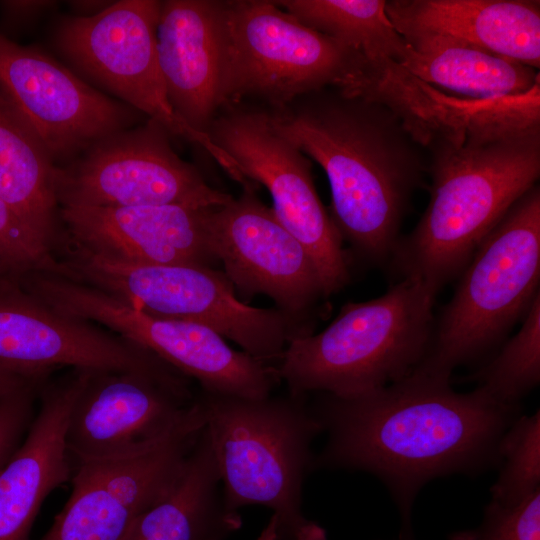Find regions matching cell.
<instances>
[{
    "label": "cell",
    "mask_w": 540,
    "mask_h": 540,
    "mask_svg": "<svg viewBox=\"0 0 540 540\" xmlns=\"http://www.w3.org/2000/svg\"><path fill=\"white\" fill-rule=\"evenodd\" d=\"M312 407L327 441L314 468L365 471L389 489L401 517L399 540H415L412 506L430 480L499 463L498 444L517 417L479 388L411 372L350 397L321 393Z\"/></svg>",
    "instance_id": "cell-1"
},
{
    "label": "cell",
    "mask_w": 540,
    "mask_h": 540,
    "mask_svg": "<svg viewBox=\"0 0 540 540\" xmlns=\"http://www.w3.org/2000/svg\"><path fill=\"white\" fill-rule=\"evenodd\" d=\"M540 84L526 94L481 101L465 123L427 147L430 200L390 259L402 278L436 293L540 176Z\"/></svg>",
    "instance_id": "cell-2"
},
{
    "label": "cell",
    "mask_w": 540,
    "mask_h": 540,
    "mask_svg": "<svg viewBox=\"0 0 540 540\" xmlns=\"http://www.w3.org/2000/svg\"><path fill=\"white\" fill-rule=\"evenodd\" d=\"M270 125L324 170L342 240L390 261L409 200L427 167L423 148L384 104L326 88L270 110Z\"/></svg>",
    "instance_id": "cell-3"
},
{
    "label": "cell",
    "mask_w": 540,
    "mask_h": 540,
    "mask_svg": "<svg viewBox=\"0 0 540 540\" xmlns=\"http://www.w3.org/2000/svg\"><path fill=\"white\" fill-rule=\"evenodd\" d=\"M306 398L198 393L225 506L270 509L278 540H327L302 509L304 481L315 470L312 443L323 432Z\"/></svg>",
    "instance_id": "cell-4"
},
{
    "label": "cell",
    "mask_w": 540,
    "mask_h": 540,
    "mask_svg": "<svg viewBox=\"0 0 540 540\" xmlns=\"http://www.w3.org/2000/svg\"><path fill=\"white\" fill-rule=\"evenodd\" d=\"M436 292L402 278L380 297L343 305L321 332L293 338L277 366L288 393H367L408 376L430 346Z\"/></svg>",
    "instance_id": "cell-5"
},
{
    "label": "cell",
    "mask_w": 540,
    "mask_h": 540,
    "mask_svg": "<svg viewBox=\"0 0 540 540\" xmlns=\"http://www.w3.org/2000/svg\"><path fill=\"white\" fill-rule=\"evenodd\" d=\"M434 324L428 351L413 370L450 380L486 355L523 319L540 294V189H529L480 242Z\"/></svg>",
    "instance_id": "cell-6"
},
{
    "label": "cell",
    "mask_w": 540,
    "mask_h": 540,
    "mask_svg": "<svg viewBox=\"0 0 540 540\" xmlns=\"http://www.w3.org/2000/svg\"><path fill=\"white\" fill-rule=\"evenodd\" d=\"M61 266L68 277L146 314L207 326L274 368L288 343L304 335L282 311L243 302L225 274L212 267L132 264L73 247Z\"/></svg>",
    "instance_id": "cell-7"
},
{
    "label": "cell",
    "mask_w": 540,
    "mask_h": 540,
    "mask_svg": "<svg viewBox=\"0 0 540 540\" xmlns=\"http://www.w3.org/2000/svg\"><path fill=\"white\" fill-rule=\"evenodd\" d=\"M222 107L256 99L271 110L357 73L360 54L270 0H223Z\"/></svg>",
    "instance_id": "cell-8"
},
{
    "label": "cell",
    "mask_w": 540,
    "mask_h": 540,
    "mask_svg": "<svg viewBox=\"0 0 540 540\" xmlns=\"http://www.w3.org/2000/svg\"><path fill=\"white\" fill-rule=\"evenodd\" d=\"M24 285L51 308L103 325L153 352L195 380L201 391L262 398L280 382L276 368L233 349L207 326L151 316L99 289L50 271L31 273Z\"/></svg>",
    "instance_id": "cell-9"
},
{
    "label": "cell",
    "mask_w": 540,
    "mask_h": 540,
    "mask_svg": "<svg viewBox=\"0 0 540 540\" xmlns=\"http://www.w3.org/2000/svg\"><path fill=\"white\" fill-rule=\"evenodd\" d=\"M160 8L157 0L112 2L94 16L63 19L54 41L80 73L161 124L170 135L200 146L232 173V159L207 134L184 122L170 104L157 55Z\"/></svg>",
    "instance_id": "cell-10"
},
{
    "label": "cell",
    "mask_w": 540,
    "mask_h": 540,
    "mask_svg": "<svg viewBox=\"0 0 540 540\" xmlns=\"http://www.w3.org/2000/svg\"><path fill=\"white\" fill-rule=\"evenodd\" d=\"M207 135L246 180L269 191L275 216L314 261L325 297L342 289L350 277L347 256L316 191L311 160L275 132L267 110L240 103L222 107Z\"/></svg>",
    "instance_id": "cell-11"
},
{
    "label": "cell",
    "mask_w": 540,
    "mask_h": 540,
    "mask_svg": "<svg viewBox=\"0 0 540 540\" xmlns=\"http://www.w3.org/2000/svg\"><path fill=\"white\" fill-rule=\"evenodd\" d=\"M169 137L161 124L148 119L99 139L71 163L58 166L59 207L211 208L228 203L233 196L210 186L179 157Z\"/></svg>",
    "instance_id": "cell-12"
},
{
    "label": "cell",
    "mask_w": 540,
    "mask_h": 540,
    "mask_svg": "<svg viewBox=\"0 0 540 540\" xmlns=\"http://www.w3.org/2000/svg\"><path fill=\"white\" fill-rule=\"evenodd\" d=\"M191 381L167 363L141 371H91L65 431L73 463L131 456L181 429L200 412Z\"/></svg>",
    "instance_id": "cell-13"
},
{
    "label": "cell",
    "mask_w": 540,
    "mask_h": 540,
    "mask_svg": "<svg viewBox=\"0 0 540 540\" xmlns=\"http://www.w3.org/2000/svg\"><path fill=\"white\" fill-rule=\"evenodd\" d=\"M205 426L203 410L134 455L73 463L72 491L40 540H125L136 519L173 486Z\"/></svg>",
    "instance_id": "cell-14"
},
{
    "label": "cell",
    "mask_w": 540,
    "mask_h": 540,
    "mask_svg": "<svg viewBox=\"0 0 540 540\" xmlns=\"http://www.w3.org/2000/svg\"><path fill=\"white\" fill-rule=\"evenodd\" d=\"M243 188L238 198L207 212L208 240L242 299L262 294L296 321L325 297L314 261L273 209Z\"/></svg>",
    "instance_id": "cell-15"
},
{
    "label": "cell",
    "mask_w": 540,
    "mask_h": 540,
    "mask_svg": "<svg viewBox=\"0 0 540 540\" xmlns=\"http://www.w3.org/2000/svg\"><path fill=\"white\" fill-rule=\"evenodd\" d=\"M0 92L24 117L53 160H67L139 113L99 92L71 70L0 32Z\"/></svg>",
    "instance_id": "cell-16"
},
{
    "label": "cell",
    "mask_w": 540,
    "mask_h": 540,
    "mask_svg": "<svg viewBox=\"0 0 540 540\" xmlns=\"http://www.w3.org/2000/svg\"><path fill=\"white\" fill-rule=\"evenodd\" d=\"M166 362L95 323L61 313L0 275V368L43 377L59 367L141 371Z\"/></svg>",
    "instance_id": "cell-17"
},
{
    "label": "cell",
    "mask_w": 540,
    "mask_h": 540,
    "mask_svg": "<svg viewBox=\"0 0 540 540\" xmlns=\"http://www.w3.org/2000/svg\"><path fill=\"white\" fill-rule=\"evenodd\" d=\"M208 209L60 206L59 218L71 247L95 255L132 264L214 268L219 262L208 240Z\"/></svg>",
    "instance_id": "cell-18"
},
{
    "label": "cell",
    "mask_w": 540,
    "mask_h": 540,
    "mask_svg": "<svg viewBox=\"0 0 540 540\" xmlns=\"http://www.w3.org/2000/svg\"><path fill=\"white\" fill-rule=\"evenodd\" d=\"M90 372L72 369L43 383L29 430L0 468V540H30L44 500L71 479L73 461L65 431L72 405Z\"/></svg>",
    "instance_id": "cell-19"
},
{
    "label": "cell",
    "mask_w": 540,
    "mask_h": 540,
    "mask_svg": "<svg viewBox=\"0 0 540 540\" xmlns=\"http://www.w3.org/2000/svg\"><path fill=\"white\" fill-rule=\"evenodd\" d=\"M223 0L161 1L157 55L168 99L194 130H207L222 108Z\"/></svg>",
    "instance_id": "cell-20"
},
{
    "label": "cell",
    "mask_w": 540,
    "mask_h": 540,
    "mask_svg": "<svg viewBox=\"0 0 540 540\" xmlns=\"http://www.w3.org/2000/svg\"><path fill=\"white\" fill-rule=\"evenodd\" d=\"M385 11L402 36H445L539 70V1L388 0Z\"/></svg>",
    "instance_id": "cell-21"
},
{
    "label": "cell",
    "mask_w": 540,
    "mask_h": 540,
    "mask_svg": "<svg viewBox=\"0 0 540 540\" xmlns=\"http://www.w3.org/2000/svg\"><path fill=\"white\" fill-rule=\"evenodd\" d=\"M242 526L222 498L205 426L170 490L133 523L125 540H226Z\"/></svg>",
    "instance_id": "cell-22"
},
{
    "label": "cell",
    "mask_w": 540,
    "mask_h": 540,
    "mask_svg": "<svg viewBox=\"0 0 540 540\" xmlns=\"http://www.w3.org/2000/svg\"><path fill=\"white\" fill-rule=\"evenodd\" d=\"M57 171L40 137L0 92V198L48 256L59 217Z\"/></svg>",
    "instance_id": "cell-23"
},
{
    "label": "cell",
    "mask_w": 540,
    "mask_h": 540,
    "mask_svg": "<svg viewBox=\"0 0 540 540\" xmlns=\"http://www.w3.org/2000/svg\"><path fill=\"white\" fill-rule=\"evenodd\" d=\"M398 63L419 81L474 100L523 95L540 83L539 70L431 33L403 35Z\"/></svg>",
    "instance_id": "cell-24"
},
{
    "label": "cell",
    "mask_w": 540,
    "mask_h": 540,
    "mask_svg": "<svg viewBox=\"0 0 540 540\" xmlns=\"http://www.w3.org/2000/svg\"><path fill=\"white\" fill-rule=\"evenodd\" d=\"M305 25L333 37L364 57L398 62L406 41L394 28L386 0H277Z\"/></svg>",
    "instance_id": "cell-25"
},
{
    "label": "cell",
    "mask_w": 540,
    "mask_h": 540,
    "mask_svg": "<svg viewBox=\"0 0 540 540\" xmlns=\"http://www.w3.org/2000/svg\"><path fill=\"white\" fill-rule=\"evenodd\" d=\"M494 402L518 409L519 401L540 382V294L520 330L472 377Z\"/></svg>",
    "instance_id": "cell-26"
},
{
    "label": "cell",
    "mask_w": 540,
    "mask_h": 540,
    "mask_svg": "<svg viewBox=\"0 0 540 540\" xmlns=\"http://www.w3.org/2000/svg\"><path fill=\"white\" fill-rule=\"evenodd\" d=\"M501 470L491 500L514 506L540 491V413L516 417L498 444Z\"/></svg>",
    "instance_id": "cell-27"
},
{
    "label": "cell",
    "mask_w": 540,
    "mask_h": 540,
    "mask_svg": "<svg viewBox=\"0 0 540 540\" xmlns=\"http://www.w3.org/2000/svg\"><path fill=\"white\" fill-rule=\"evenodd\" d=\"M448 540H540V491L514 506L491 500L478 527L455 531Z\"/></svg>",
    "instance_id": "cell-28"
},
{
    "label": "cell",
    "mask_w": 540,
    "mask_h": 540,
    "mask_svg": "<svg viewBox=\"0 0 540 540\" xmlns=\"http://www.w3.org/2000/svg\"><path fill=\"white\" fill-rule=\"evenodd\" d=\"M54 263L0 198V275L18 278L34 270H47Z\"/></svg>",
    "instance_id": "cell-29"
},
{
    "label": "cell",
    "mask_w": 540,
    "mask_h": 540,
    "mask_svg": "<svg viewBox=\"0 0 540 540\" xmlns=\"http://www.w3.org/2000/svg\"><path fill=\"white\" fill-rule=\"evenodd\" d=\"M47 378L27 379L0 397V468L29 430L35 416V403Z\"/></svg>",
    "instance_id": "cell-30"
},
{
    "label": "cell",
    "mask_w": 540,
    "mask_h": 540,
    "mask_svg": "<svg viewBox=\"0 0 540 540\" xmlns=\"http://www.w3.org/2000/svg\"><path fill=\"white\" fill-rule=\"evenodd\" d=\"M56 5L54 1H2L4 20L13 24L27 23L37 19Z\"/></svg>",
    "instance_id": "cell-31"
},
{
    "label": "cell",
    "mask_w": 540,
    "mask_h": 540,
    "mask_svg": "<svg viewBox=\"0 0 540 540\" xmlns=\"http://www.w3.org/2000/svg\"><path fill=\"white\" fill-rule=\"evenodd\" d=\"M70 6L76 13V17H91L94 16L105 8H107L112 2L110 1H71Z\"/></svg>",
    "instance_id": "cell-32"
},
{
    "label": "cell",
    "mask_w": 540,
    "mask_h": 540,
    "mask_svg": "<svg viewBox=\"0 0 540 540\" xmlns=\"http://www.w3.org/2000/svg\"><path fill=\"white\" fill-rule=\"evenodd\" d=\"M27 379L30 378L22 377L0 368V397Z\"/></svg>",
    "instance_id": "cell-33"
}]
</instances>
